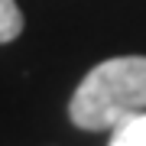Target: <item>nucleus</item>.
Wrapping results in <instances>:
<instances>
[{
    "instance_id": "nucleus-1",
    "label": "nucleus",
    "mask_w": 146,
    "mask_h": 146,
    "mask_svg": "<svg viewBox=\"0 0 146 146\" xmlns=\"http://www.w3.org/2000/svg\"><path fill=\"white\" fill-rule=\"evenodd\" d=\"M146 110V55H117L94 65L75 88L68 114L81 130H114Z\"/></svg>"
},
{
    "instance_id": "nucleus-2",
    "label": "nucleus",
    "mask_w": 146,
    "mask_h": 146,
    "mask_svg": "<svg viewBox=\"0 0 146 146\" xmlns=\"http://www.w3.org/2000/svg\"><path fill=\"white\" fill-rule=\"evenodd\" d=\"M107 146H146V110L127 117L123 123H117L110 130V143Z\"/></svg>"
},
{
    "instance_id": "nucleus-3",
    "label": "nucleus",
    "mask_w": 146,
    "mask_h": 146,
    "mask_svg": "<svg viewBox=\"0 0 146 146\" xmlns=\"http://www.w3.org/2000/svg\"><path fill=\"white\" fill-rule=\"evenodd\" d=\"M23 33V13L16 0H0V42H13Z\"/></svg>"
}]
</instances>
